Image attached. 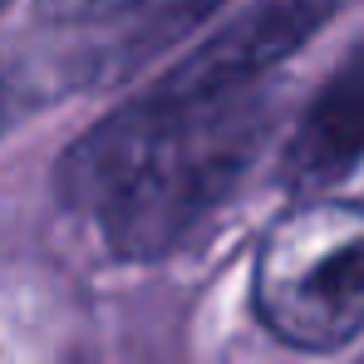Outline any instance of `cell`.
Instances as JSON below:
<instances>
[{
    "mask_svg": "<svg viewBox=\"0 0 364 364\" xmlns=\"http://www.w3.org/2000/svg\"><path fill=\"white\" fill-rule=\"evenodd\" d=\"M271 138L266 94L187 99L143 89L64 148L55 192L89 212L123 261L178 251L251 173Z\"/></svg>",
    "mask_w": 364,
    "mask_h": 364,
    "instance_id": "6da1fadb",
    "label": "cell"
},
{
    "mask_svg": "<svg viewBox=\"0 0 364 364\" xmlns=\"http://www.w3.org/2000/svg\"><path fill=\"white\" fill-rule=\"evenodd\" d=\"M256 315L296 350H340L364 330V207L301 202L261 242Z\"/></svg>",
    "mask_w": 364,
    "mask_h": 364,
    "instance_id": "7a4b0ae2",
    "label": "cell"
},
{
    "mask_svg": "<svg viewBox=\"0 0 364 364\" xmlns=\"http://www.w3.org/2000/svg\"><path fill=\"white\" fill-rule=\"evenodd\" d=\"M340 0H256L237 20L217 25L197 50H187L158 89L187 99H222V94H256L271 69L301 55L305 40L330 25Z\"/></svg>",
    "mask_w": 364,
    "mask_h": 364,
    "instance_id": "3957f363",
    "label": "cell"
},
{
    "mask_svg": "<svg viewBox=\"0 0 364 364\" xmlns=\"http://www.w3.org/2000/svg\"><path fill=\"white\" fill-rule=\"evenodd\" d=\"M217 5L227 0H35L45 25L99 35L94 74L104 79L128 74L153 55H163L187 30H197Z\"/></svg>",
    "mask_w": 364,
    "mask_h": 364,
    "instance_id": "277c9868",
    "label": "cell"
},
{
    "mask_svg": "<svg viewBox=\"0 0 364 364\" xmlns=\"http://www.w3.org/2000/svg\"><path fill=\"white\" fill-rule=\"evenodd\" d=\"M364 163V40L335 64L320 94L296 119L286 143V182L296 192H320L350 178Z\"/></svg>",
    "mask_w": 364,
    "mask_h": 364,
    "instance_id": "5b68a950",
    "label": "cell"
},
{
    "mask_svg": "<svg viewBox=\"0 0 364 364\" xmlns=\"http://www.w3.org/2000/svg\"><path fill=\"white\" fill-rule=\"evenodd\" d=\"M5 10H10V0H0V15H5Z\"/></svg>",
    "mask_w": 364,
    "mask_h": 364,
    "instance_id": "8992f818",
    "label": "cell"
}]
</instances>
